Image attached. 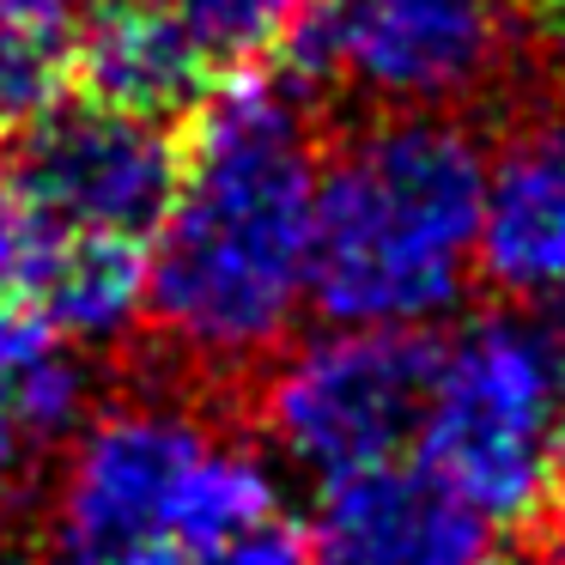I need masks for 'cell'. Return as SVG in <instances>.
Wrapping results in <instances>:
<instances>
[{
    "label": "cell",
    "mask_w": 565,
    "mask_h": 565,
    "mask_svg": "<svg viewBox=\"0 0 565 565\" xmlns=\"http://www.w3.org/2000/svg\"><path fill=\"white\" fill-rule=\"evenodd\" d=\"M0 565H31V559H19V553H0Z\"/></svg>",
    "instance_id": "obj_19"
},
{
    "label": "cell",
    "mask_w": 565,
    "mask_h": 565,
    "mask_svg": "<svg viewBox=\"0 0 565 565\" xmlns=\"http://www.w3.org/2000/svg\"><path fill=\"white\" fill-rule=\"evenodd\" d=\"M171 19L195 38V50L207 62H262L268 50L292 43L298 19L310 0H164Z\"/></svg>",
    "instance_id": "obj_14"
},
{
    "label": "cell",
    "mask_w": 565,
    "mask_h": 565,
    "mask_svg": "<svg viewBox=\"0 0 565 565\" xmlns=\"http://www.w3.org/2000/svg\"><path fill=\"white\" fill-rule=\"evenodd\" d=\"M104 565H195L183 547H135V553H116V559Z\"/></svg>",
    "instance_id": "obj_18"
},
{
    "label": "cell",
    "mask_w": 565,
    "mask_h": 565,
    "mask_svg": "<svg viewBox=\"0 0 565 565\" xmlns=\"http://www.w3.org/2000/svg\"><path fill=\"white\" fill-rule=\"evenodd\" d=\"M431 347L395 329H322L268 359L262 438L268 456L317 487L390 468L414 444Z\"/></svg>",
    "instance_id": "obj_5"
},
{
    "label": "cell",
    "mask_w": 565,
    "mask_h": 565,
    "mask_svg": "<svg viewBox=\"0 0 565 565\" xmlns=\"http://www.w3.org/2000/svg\"><path fill=\"white\" fill-rule=\"evenodd\" d=\"M317 116L298 79L237 67L201 92L177 189L147 237V317L177 359L249 371L310 305Z\"/></svg>",
    "instance_id": "obj_1"
},
{
    "label": "cell",
    "mask_w": 565,
    "mask_h": 565,
    "mask_svg": "<svg viewBox=\"0 0 565 565\" xmlns=\"http://www.w3.org/2000/svg\"><path fill=\"white\" fill-rule=\"evenodd\" d=\"M74 25L67 0H0V128H25L62 104L74 74Z\"/></svg>",
    "instance_id": "obj_13"
},
{
    "label": "cell",
    "mask_w": 565,
    "mask_h": 565,
    "mask_svg": "<svg viewBox=\"0 0 565 565\" xmlns=\"http://www.w3.org/2000/svg\"><path fill=\"white\" fill-rule=\"evenodd\" d=\"M55 244H62V232L13 183H0V298L7 305H31Z\"/></svg>",
    "instance_id": "obj_15"
},
{
    "label": "cell",
    "mask_w": 565,
    "mask_h": 565,
    "mask_svg": "<svg viewBox=\"0 0 565 565\" xmlns=\"http://www.w3.org/2000/svg\"><path fill=\"white\" fill-rule=\"evenodd\" d=\"M92 407V371L38 310L0 298V419L31 444L67 438Z\"/></svg>",
    "instance_id": "obj_12"
},
{
    "label": "cell",
    "mask_w": 565,
    "mask_h": 565,
    "mask_svg": "<svg viewBox=\"0 0 565 565\" xmlns=\"http://www.w3.org/2000/svg\"><path fill=\"white\" fill-rule=\"evenodd\" d=\"M280 504L268 450L177 395H122L67 431L50 547L62 565H104L135 547H183L207 565L237 529Z\"/></svg>",
    "instance_id": "obj_3"
},
{
    "label": "cell",
    "mask_w": 565,
    "mask_h": 565,
    "mask_svg": "<svg viewBox=\"0 0 565 565\" xmlns=\"http://www.w3.org/2000/svg\"><path fill=\"white\" fill-rule=\"evenodd\" d=\"M292 38L371 110H456L504 74L516 0H310Z\"/></svg>",
    "instance_id": "obj_6"
},
{
    "label": "cell",
    "mask_w": 565,
    "mask_h": 565,
    "mask_svg": "<svg viewBox=\"0 0 565 565\" xmlns=\"http://www.w3.org/2000/svg\"><path fill=\"white\" fill-rule=\"evenodd\" d=\"M207 55L195 50L164 0H98L74 25V74L98 104L171 116L207 92Z\"/></svg>",
    "instance_id": "obj_10"
},
{
    "label": "cell",
    "mask_w": 565,
    "mask_h": 565,
    "mask_svg": "<svg viewBox=\"0 0 565 565\" xmlns=\"http://www.w3.org/2000/svg\"><path fill=\"white\" fill-rule=\"evenodd\" d=\"M31 450H38V444H31L19 426L0 419V504L19 492V480H25V468H31Z\"/></svg>",
    "instance_id": "obj_17"
},
{
    "label": "cell",
    "mask_w": 565,
    "mask_h": 565,
    "mask_svg": "<svg viewBox=\"0 0 565 565\" xmlns=\"http://www.w3.org/2000/svg\"><path fill=\"white\" fill-rule=\"evenodd\" d=\"M414 456L487 529L541 523L565 487V341L523 310L462 322L426 359Z\"/></svg>",
    "instance_id": "obj_4"
},
{
    "label": "cell",
    "mask_w": 565,
    "mask_h": 565,
    "mask_svg": "<svg viewBox=\"0 0 565 565\" xmlns=\"http://www.w3.org/2000/svg\"><path fill=\"white\" fill-rule=\"evenodd\" d=\"M207 565H310V535H305V523L280 504V511L256 516L249 529H237Z\"/></svg>",
    "instance_id": "obj_16"
},
{
    "label": "cell",
    "mask_w": 565,
    "mask_h": 565,
    "mask_svg": "<svg viewBox=\"0 0 565 565\" xmlns=\"http://www.w3.org/2000/svg\"><path fill=\"white\" fill-rule=\"evenodd\" d=\"M480 274L529 310H565V104L535 110L487 152Z\"/></svg>",
    "instance_id": "obj_9"
},
{
    "label": "cell",
    "mask_w": 565,
    "mask_h": 565,
    "mask_svg": "<svg viewBox=\"0 0 565 565\" xmlns=\"http://www.w3.org/2000/svg\"><path fill=\"white\" fill-rule=\"evenodd\" d=\"M25 310H38L74 347L122 341L147 317V244L62 232V244H55V256Z\"/></svg>",
    "instance_id": "obj_11"
},
{
    "label": "cell",
    "mask_w": 565,
    "mask_h": 565,
    "mask_svg": "<svg viewBox=\"0 0 565 565\" xmlns=\"http://www.w3.org/2000/svg\"><path fill=\"white\" fill-rule=\"evenodd\" d=\"M7 183L74 237L147 244L177 189V140L159 116L116 104H50L13 152Z\"/></svg>",
    "instance_id": "obj_7"
},
{
    "label": "cell",
    "mask_w": 565,
    "mask_h": 565,
    "mask_svg": "<svg viewBox=\"0 0 565 565\" xmlns=\"http://www.w3.org/2000/svg\"><path fill=\"white\" fill-rule=\"evenodd\" d=\"M487 147L450 110H377L317 164L310 305L334 329L419 334L480 274Z\"/></svg>",
    "instance_id": "obj_2"
},
{
    "label": "cell",
    "mask_w": 565,
    "mask_h": 565,
    "mask_svg": "<svg viewBox=\"0 0 565 565\" xmlns=\"http://www.w3.org/2000/svg\"><path fill=\"white\" fill-rule=\"evenodd\" d=\"M305 535L310 565H499L492 529L402 462L322 487Z\"/></svg>",
    "instance_id": "obj_8"
}]
</instances>
